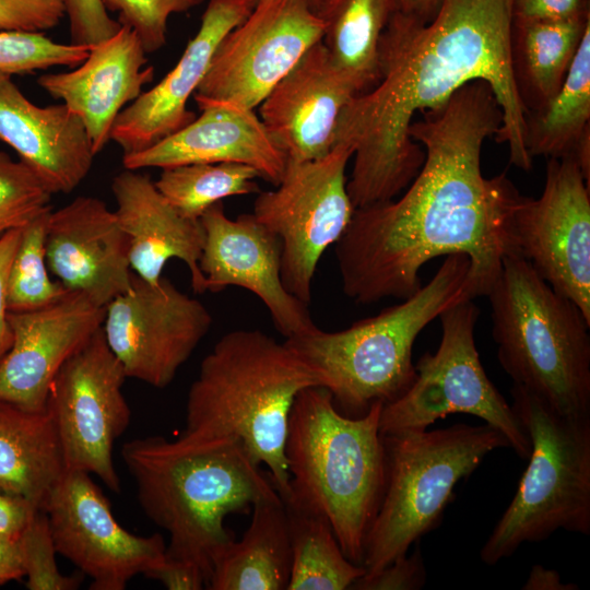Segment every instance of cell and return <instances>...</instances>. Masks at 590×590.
Listing matches in <instances>:
<instances>
[{
  "instance_id": "obj_4",
  "label": "cell",
  "mask_w": 590,
  "mask_h": 590,
  "mask_svg": "<svg viewBox=\"0 0 590 590\" xmlns=\"http://www.w3.org/2000/svg\"><path fill=\"white\" fill-rule=\"evenodd\" d=\"M321 378L285 342L260 330H233L202 359L186 401L188 440L235 438L266 464L283 502L291 497L284 448L297 394Z\"/></svg>"
},
{
  "instance_id": "obj_29",
  "label": "cell",
  "mask_w": 590,
  "mask_h": 590,
  "mask_svg": "<svg viewBox=\"0 0 590 590\" xmlns=\"http://www.w3.org/2000/svg\"><path fill=\"white\" fill-rule=\"evenodd\" d=\"M590 16L566 20L512 19L510 58L527 111L544 106L560 88Z\"/></svg>"
},
{
  "instance_id": "obj_38",
  "label": "cell",
  "mask_w": 590,
  "mask_h": 590,
  "mask_svg": "<svg viewBox=\"0 0 590 590\" xmlns=\"http://www.w3.org/2000/svg\"><path fill=\"white\" fill-rule=\"evenodd\" d=\"M69 20L70 43L93 47L113 37L121 24L109 15L102 0H62Z\"/></svg>"
},
{
  "instance_id": "obj_31",
  "label": "cell",
  "mask_w": 590,
  "mask_h": 590,
  "mask_svg": "<svg viewBox=\"0 0 590 590\" xmlns=\"http://www.w3.org/2000/svg\"><path fill=\"white\" fill-rule=\"evenodd\" d=\"M284 506L292 547L286 590H344L365 575L344 555L326 517L291 502Z\"/></svg>"
},
{
  "instance_id": "obj_44",
  "label": "cell",
  "mask_w": 590,
  "mask_h": 590,
  "mask_svg": "<svg viewBox=\"0 0 590 590\" xmlns=\"http://www.w3.org/2000/svg\"><path fill=\"white\" fill-rule=\"evenodd\" d=\"M37 511L28 499L0 491V535L20 539Z\"/></svg>"
},
{
  "instance_id": "obj_20",
  "label": "cell",
  "mask_w": 590,
  "mask_h": 590,
  "mask_svg": "<svg viewBox=\"0 0 590 590\" xmlns=\"http://www.w3.org/2000/svg\"><path fill=\"white\" fill-rule=\"evenodd\" d=\"M255 4V0H209L197 34L175 67L117 116L110 140L123 155L153 146L196 118L187 108L190 96L202 82L220 42L250 14Z\"/></svg>"
},
{
  "instance_id": "obj_7",
  "label": "cell",
  "mask_w": 590,
  "mask_h": 590,
  "mask_svg": "<svg viewBox=\"0 0 590 590\" xmlns=\"http://www.w3.org/2000/svg\"><path fill=\"white\" fill-rule=\"evenodd\" d=\"M497 358L512 379L566 416H590V321L519 256L487 293Z\"/></svg>"
},
{
  "instance_id": "obj_12",
  "label": "cell",
  "mask_w": 590,
  "mask_h": 590,
  "mask_svg": "<svg viewBox=\"0 0 590 590\" xmlns=\"http://www.w3.org/2000/svg\"><path fill=\"white\" fill-rule=\"evenodd\" d=\"M126 378L102 327L60 367L46 404L66 470L94 474L114 493H119L121 486L113 449L131 416L122 393Z\"/></svg>"
},
{
  "instance_id": "obj_33",
  "label": "cell",
  "mask_w": 590,
  "mask_h": 590,
  "mask_svg": "<svg viewBox=\"0 0 590 590\" xmlns=\"http://www.w3.org/2000/svg\"><path fill=\"white\" fill-rule=\"evenodd\" d=\"M51 209L22 228L8 278L9 312L44 308L69 291L49 278L46 262V226Z\"/></svg>"
},
{
  "instance_id": "obj_16",
  "label": "cell",
  "mask_w": 590,
  "mask_h": 590,
  "mask_svg": "<svg viewBox=\"0 0 590 590\" xmlns=\"http://www.w3.org/2000/svg\"><path fill=\"white\" fill-rule=\"evenodd\" d=\"M43 511L57 553L91 578L92 590H123L133 577H146L165 559L163 536H142L126 530L86 472L66 470Z\"/></svg>"
},
{
  "instance_id": "obj_37",
  "label": "cell",
  "mask_w": 590,
  "mask_h": 590,
  "mask_svg": "<svg viewBox=\"0 0 590 590\" xmlns=\"http://www.w3.org/2000/svg\"><path fill=\"white\" fill-rule=\"evenodd\" d=\"M204 0H102L105 9L118 14V22L135 33L146 54L166 44L170 15L185 13Z\"/></svg>"
},
{
  "instance_id": "obj_1",
  "label": "cell",
  "mask_w": 590,
  "mask_h": 590,
  "mask_svg": "<svg viewBox=\"0 0 590 590\" xmlns=\"http://www.w3.org/2000/svg\"><path fill=\"white\" fill-rule=\"evenodd\" d=\"M421 114L409 128L425 153L420 172L400 199L355 209L335 243L342 290L357 304L411 296L423 266L452 253L470 260L471 297L486 296L503 260L515 256L522 194L506 173L486 178L481 168L483 143L503 122L491 86L473 81Z\"/></svg>"
},
{
  "instance_id": "obj_40",
  "label": "cell",
  "mask_w": 590,
  "mask_h": 590,
  "mask_svg": "<svg viewBox=\"0 0 590 590\" xmlns=\"http://www.w3.org/2000/svg\"><path fill=\"white\" fill-rule=\"evenodd\" d=\"M426 568L420 543L411 555L397 557L371 576L356 579L350 589L356 590H418L426 582Z\"/></svg>"
},
{
  "instance_id": "obj_46",
  "label": "cell",
  "mask_w": 590,
  "mask_h": 590,
  "mask_svg": "<svg viewBox=\"0 0 590 590\" xmlns=\"http://www.w3.org/2000/svg\"><path fill=\"white\" fill-rule=\"evenodd\" d=\"M524 590H576L575 583H566L560 579L559 574L554 569H548L542 565H534L524 582Z\"/></svg>"
},
{
  "instance_id": "obj_26",
  "label": "cell",
  "mask_w": 590,
  "mask_h": 590,
  "mask_svg": "<svg viewBox=\"0 0 590 590\" xmlns=\"http://www.w3.org/2000/svg\"><path fill=\"white\" fill-rule=\"evenodd\" d=\"M292 566L287 515L280 495L256 502L239 541L216 558L210 590H286Z\"/></svg>"
},
{
  "instance_id": "obj_14",
  "label": "cell",
  "mask_w": 590,
  "mask_h": 590,
  "mask_svg": "<svg viewBox=\"0 0 590 590\" xmlns=\"http://www.w3.org/2000/svg\"><path fill=\"white\" fill-rule=\"evenodd\" d=\"M511 236L515 256L590 321V182L573 158H548L543 192L521 197Z\"/></svg>"
},
{
  "instance_id": "obj_30",
  "label": "cell",
  "mask_w": 590,
  "mask_h": 590,
  "mask_svg": "<svg viewBox=\"0 0 590 590\" xmlns=\"http://www.w3.org/2000/svg\"><path fill=\"white\" fill-rule=\"evenodd\" d=\"M398 0H321L322 44L334 68L357 94L379 79V44Z\"/></svg>"
},
{
  "instance_id": "obj_48",
  "label": "cell",
  "mask_w": 590,
  "mask_h": 590,
  "mask_svg": "<svg viewBox=\"0 0 590 590\" xmlns=\"http://www.w3.org/2000/svg\"><path fill=\"white\" fill-rule=\"evenodd\" d=\"M258 0H255V2L257 3ZM314 5H315V9L318 8L319 3L321 2V0H311Z\"/></svg>"
},
{
  "instance_id": "obj_22",
  "label": "cell",
  "mask_w": 590,
  "mask_h": 590,
  "mask_svg": "<svg viewBox=\"0 0 590 590\" xmlns=\"http://www.w3.org/2000/svg\"><path fill=\"white\" fill-rule=\"evenodd\" d=\"M201 115L153 146L123 155L125 168H167L197 163H241L276 186L287 158L253 109L228 101L194 98Z\"/></svg>"
},
{
  "instance_id": "obj_13",
  "label": "cell",
  "mask_w": 590,
  "mask_h": 590,
  "mask_svg": "<svg viewBox=\"0 0 590 590\" xmlns=\"http://www.w3.org/2000/svg\"><path fill=\"white\" fill-rule=\"evenodd\" d=\"M322 36L311 0H258L217 45L193 98L253 109Z\"/></svg>"
},
{
  "instance_id": "obj_47",
  "label": "cell",
  "mask_w": 590,
  "mask_h": 590,
  "mask_svg": "<svg viewBox=\"0 0 590 590\" xmlns=\"http://www.w3.org/2000/svg\"><path fill=\"white\" fill-rule=\"evenodd\" d=\"M441 0H398V10L420 22H429L436 14Z\"/></svg>"
},
{
  "instance_id": "obj_17",
  "label": "cell",
  "mask_w": 590,
  "mask_h": 590,
  "mask_svg": "<svg viewBox=\"0 0 590 590\" xmlns=\"http://www.w3.org/2000/svg\"><path fill=\"white\" fill-rule=\"evenodd\" d=\"M200 222L204 244L199 267L206 291L217 293L238 286L253 293L285 339L317 328L307 305L288 293L283 284L280 238L252 213L232 220L220 201L205 210Z\"/></svg>"
},
{
  "instance_id": "obj_42",
  "label": "cell",
  "mask_w": 590,
  "mask_h": 590,
  "mask_svg": "<svg viewBox=\"0 0 590 590\" xmlns=\"http://www.w3.org/2000/svg\"><path fill=\"white\" fill-rule=\"evenodd\" d=\"M21 232L22 228H14L0 238V361L12 344V330L8 318V278Z\"/></svg>"
},
{
  "instance_id": "obj_18",
  "label": "cell",
  "mask_w": 590,
  "mask_h": 590,
  "mask_svg": "<svg viewBox=\"0 0 590 590\" xmlns=\"http://www.w3.org/2000/svg\"><path fill=\"white\" fill-rule=\"evenodd\" d=\"M12 344L0 361V402L45 411L64 362L103 327L105 308L69 291L36 310L9 312Z\"/></svg>"
},
{
  "instance_id": "obj_41",
  "label": "cell",
  "mask_w": 590,
  "mask_h": 590,
  "mask_svg": "<svg viewBox=\"0 0 590 590\" xmlns=\"http://www.w3.org/2000/svg\"><path fill=\"white\" fill-rule=\"evenodd\" d=\"M512 19L566 21L590 16V0H511Z\"/></svg>"
},
{
  "instance_id": "obj_43",
  "label": "cell",
  "mask_w": 590,
  "mask_h": 590,
  "mask_svg": "<svg viewBox=\"0 0 590 590\" xmlns=\"http://www.w3.org/2000/svg\"><path fill=\"white\" fill-rule=\"evenodd\" d=\"M146 578L162 582L169 590H200L206 588L208 583L206 576L198 565L166 555Z\"/></svg>"
},
{
  "instance_id": "obj_15",
  "label": "cell",
  "mask_w": 590,
  "mask_h": 590,
  "mask_svg": "<svg viewBox=\"0 0 590 590\" xmlns=\"http://www.w3.org/2000/svg\"><path fill=\"white\" fill-rule=\"evenodd\" d=\"M211 326L208 308L167 278L153 285L133 274L131 287L106 306L103 331L127 378L165 388Z\"/></svg>"
},
{
  "instance_id": "obj_5",
  "label": "cell",
  "mask_w": 590,
  "mask_h": 590,
  "mask_svg": "<svg viewBox=\"0 0 590 590\" xmlns=\"http://www.w3.org/2000/svg\"><path fill=\"white\" fill-rule=\"evenodd\" d=\"M382 406L376 402L363 416L350 417L316 386L297 394L288 420L284 453L291 497L284 503L326 517L344 555L357 565L385 487Z\"/></svg>"
},
{
  "instance_id": "obj_11",
  "label": "cell",
  "mask_w": 590,
  "mask_h": 590,
  "mask_svg": "<svg viewBox=\"0 0 590 590\" xmlns=\"http://www.w3.org/2000/svg\"><path fill=\"white\" fill-rule=\"evenodd\" d=\"M353 149L338 143L317 160L287 161L274 190L259 191L252 214L282 244L281 276L288 293L311 300L317 264L351 222L355 208L345 169Z\"/></svg>"
},
{
  "instance_id": "obj_10",
  "label": "cell",
  "mask_w": 590,
  "mask_h": 590,
  "mask_svg": "<svg viewBox=\"0 0 590 590\" xmlns=\"http://www.w3.org/2000/svg\"><path fill=\"white\" fill-rule=\"evenodd\" d=\"M479 316L473 299L439 315V346L435 353H424L414 365L416 374L409 389L382 406L380 434L426 429L450 414L464 413L497 429L519 458L528 459L529 437L481 363L474 338Z\"/></svg>"
},
{
  "instance_id": "obj_36",
  "label": "cell",
  "mask_w": 590,
  "mask_h": 590,
  "mask_svg": "<svg viewBox=\"0 0 590 590\" xmlns=\"http://www.w3.org/2000/svg\"><path fill=\"white\" fill-rule=\"evenodd\" d=\"M26 588L30 590H75L82 583V573L63 575L56 560V546L48 518L37 511L19 539Z\"/></svg>"
},
{
  "instance_id": "obj_2",
  "label": "cell",
  "mask_w": 590,
  "mask_h": 590,
  "mask_svg": "<svg viewBox=\"0 0 590 590\" xmlns=\"http://www.w3.org/2000/svg\"><path fill=\"white\" fill-rule=\"evenodd\" d=\"M511 0H441L426 23L397 10L379 44V79L342 109L335 142L353 149L347 193L355 209L393 199L420 172L423 148L409 135L416 114L444 105L462 86L486 82L502 108L498 143L530 170L527 109L510 58Z\"/></svg>"
},
{
  "instance_id": "obj_23",
  "label": "cell",
  "mask_w": 590,
  "mask_h": 590,
  "mask_svg": "<svg viewBox=\"0 0 590 590\" xmlns=\"http://www.w3.org/2000/svg\"><path fill=\"white\" fill-rule=\"evenodd\" d=\"M154 73L135 33L121 25L113 37L91 47L74 70L43 74L37 83L81 119L97 155L110 140L119 113L143 93Z\"/></svg>"
},
{
  "instance_id": "obj_27",
  "label": "cell",
  "mask_w": 590,
  "mask_h": 590,
  "mask_svg": "<svg viewBox=\"0 0 590 590\" xmlns=\"http://www.w3.org/2000/svg\"><path fill=\"white\" fill-rule=\"evenodd\" d=\"M64 472L51 414L0 402V491L22 496L43 510Z\"/></svg>"
},
{
  "instance_id": "obj_19",
  "label": "cell",
  "mask_w": 590,
  "mask_h": 590,
  "mask_svg": "<svg viewBox=\"0 0 590 590\" xmlns=\"http://www.w3.org/2000/svg\"><path fill=\"white\" fill-rule=\"evenodd\" d=\"M46 262L71 292L106 306L131 287L129 241L115 211L95 197L80 196L50 211Z\"/></svg>"
},
{
  "instance_id": "obj_25",
  "label": "cell",
  "mask_w": 590,
  "mask_h": 590,
  "mask_svg": "<svg viewBox=\"0 0 590 590\" xmlns=\"http://www.w3.org/2000/svg\"><path fill=\"white\" fill-rule=\"evenodd\" d=\"M117 204L115 213L128 237L129 260L135 275L157 284L173 258L185 262L196 294L206 292L199 267L204 244L200 219L177 211L158 191L149 175L125 168L111 182Z\"/></svg>"
},
{
  "instance_id": "obj_6",
  "label": "cell",
  "mask_w": 590,
  "mask_h": 590,
  "mask_svg": "<svg viewBox=\"0 0 590 590\" xmlns=\"http://www.w3.org/2000/svg\"><path fill=\"white\" fill-rule=\"evenodd\" d=\"M469 270L467 255H448L430 281L400 304L340 331L317 327L284 342L318 373L341 413L363 416L374 403L388 404L412 385L418 334L449 307L473 299Z\"/></svg>"
},
{
  "instance_id": "obj_8",
  "label": "cell",
  "mask_w": 590,
  "mask_h": 590,
  "mask_svg": "<svg viewBox=\"0 0 590 590\" xmlns=\"http://www.w3.org/2000/svg\"><path fill=\"white\" fill-rule=\"evenodd\" d=\"M386 477L380 505L367 532L362 566L371 576L435 530L457 484L485 457L510 448L491 425L458 423L438 429L381 434Z\"/></svg>"
},
{
  "instance_id": "obj_28",
  "label": "cell",
  "mask_w": 590,
  "mask_h": 590,
  "mask_svg": "<svg viewBox=\"0 0 590 590\" xmlns=\"http://www.w3.org/2000/svg\"><path fill=\"white\" fill-rule=\"evenodd\" d=\"M529 155L573 158L590 182V26L559 91L526 117Z\"/></svg>"
},
{
  "instance_id": "obj_9",
  "label": "cell",
  "mask_w": 590,
  "mask_h": 590,
  "mask_svg": "<svg viewBox=\"0 0 590 590\" xmlns=\"http://www.w3.org/2000/svg\"><path fill=\"white\" fill-rule=\"evenodd\" d=\"M510 396L531 451L516 494L480 551L487 565L559 529L590 534V416L559 414L518 385Z\"/></svg>"
},
{
  "instance_id": "obj_24",
  "label": "cell",
  "mask_w": 590,
  "mask_h": 590,
  "mask_svg": "<svg viewBox=\"0 0 590 590\" xmlns=\"http://www.w3.org/2000/svg\"><path fill=\"white\" fill-rule=\"evenodd\" d=\"M0 141L51 194L70 193L87 176L95 154L81 119L63 103L40 107L0 72Z\"/></svg>"
},
{
  "instance_id": "obj_35",
  "label": "cell",
  "mask_w": 590,
  "mask_h": 590,
  "mask_svg": "<svg viewBox=\"0 0 590 590\" xmlns=\"http://www.w3.org/2000/svg\"><path fill=\"white\" fill-rule=\"evenodd\" d=\"M51 193L23 162L0 150V238L51 209Z\"/></svg>"
},
{
  "instance_id": "obj_34",
  "label": "cell",
  "mask_w": 590,
  "mask_h": 590,
  "mask_svg": "<svg viewBox=\"0 0 590 590\" xmlns=\"http://www.w3.org/2000/svg\"><path fill=\"white\" fill-rule=\"evenodd\" d=\"M88 51V47L57 43L40 32L0 31V72L11 76L56 66L75 68Z\"/></svg>"
},
{
  "instance_id": "obj_39",
  "label": "cell",
  "mask_w": 590,
  "mask_h": 590,
  "mask_svg": "<svg viewBox=\"0 0 590 590\" xmlns=\"http://www.w3.org/2000/svg\"><path fill=\"white\" fill-rule=\"evenodd\" d=\"M63 16L62 0H0V31L44 33Z\"/></svg>"
},
{
  "instance_id": "obj_21",
  "label": "cell",
  "mask_w": 590,
  "mask_h": 590,
  "mask_svg": "<svg viewBox=\"0 0 590 590\" xmlns=\"http://www.w3.org/2000/svg\"><path fill=\"white\" fill-rule=\"evenodd\" d=\"M357 95L319 42L274 85L260 104V120L287 161L327 155L345 105Z\"/></svg>"
},
{
  "instance_id": "obj_45",
  "label": "cell",
  "mask_w": 590,
  "mask_h": 590,
  "mask_svg": "<svg viewBox=\"0 0 590 590\" xmlns=\"http://www.w3.org/2000/svg\"><path fill=\"white\" fill-rule=\"evenodd\" d=\"M24 577L19 539L0 535V586Z\"/></svg>"
},
{
  "instance_id": "obj_3",
  "label": "cell",
  "mask_w": 590,
  "mask_h": 590,
  "mask_svg": "<svg viewBox=\"0 0 590 590\" xmlns=\"http://www.w3.org/2000/svg\"><path fill=\"white\" fill-rule=\"evenodd\" d=\"M121 457L142 510L169 535L166 556L198 565L208 581L216 558L235 540L225 518L279 495L235 438L149 436L125 442Z\"/></svg>"
},
{
  "instance_id": "obj_32",
  "label": "cell",
  "mask_w": 590,
  "mask_h": 590,
  "mask_svg": "<svg viewBox=\"0 0 590 590\" xmlns=\"http://www.w3.org/2000/svg\"><path fill=\"white\" fill-rule=\"evenodd\" d=\"M260 177L241 163H197L163 168L158 191L182 215L200 219L208 208L232 196L258 193Z\"/></svg>"
}]
</instances>
